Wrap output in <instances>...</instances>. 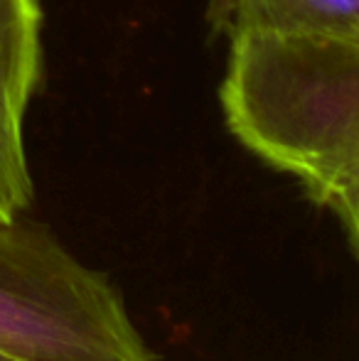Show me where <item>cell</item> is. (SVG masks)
Instances as JSON below:
<instances>
[{
  "label": "cell",
  "mask_w": 359,
  "mask_h": 361,
  "mask_svg": "<svg viewBox=\"0 0 359 361\" xmlns=\"http://www.w3.org/2000/svg\"><path fill=\"white\" fill-rule=\"evenodd\" d=\"M0 354L15 361H153L109 278L23 216L0 221Z\"/></svg>",
  "instance_id": "2"
},
{
  "label": "cell",
  "mask_w": 359,
  "mask_h": 361,
  "mask_svg": "<svg viewBox=\"0 0 359 361\" xmlns=\"http://www.w3.org/2000/svg\"><path fill=\"white\" fill-rule=\"evenodd\" d=\"M347 233H350L352 246H355V251H357V256H359V221L357 224H350V226H347Z\"/></svg>",
  "instance_id": "5"
},
{
  "label": "cell",
  "mask_w": 359,
  "mask_h": 361,
  "mask_svg": "<svg viewBox=\"0 0 359 361\" xmlns=\"http://www.w3.org/2000/svg\"><path fill=\"white\" fill-rule=\"evenodd\" d=\"M229 37L359 39V0H217Z\"/></svg>",
  "instance_id": "4"
},
{
  "label": "cell",
  "mask_w": 359,
  "mask_h": 361,
  "mask_svg": "<svg viewBox=\"0 0 359 361\" xmlns=\"http://www.w3.org/2000/svg\"><path fill=\"white\" fill-rule=\"evenodd\" d=\"M42 27V0H0V221L35 202L25 128L44 72Z\"/></svg>",
  "instance_id": "3"
},
{
  "label": "cell",
  "mask_w": 359,
  "mask_h": 361,
  "mask_svg": "<svg viewBox=\"0 0 359 361\" xmlns=\"http://www.w3.org/2000/svg\"><path fill=\"white\" fill-rule=\"evenodd\" d=\"M0 361H15V359H10V357H5V354H0Z\"/></svg>",
  "instance_id": "6"
},
{
  "label": "cell",
  "mask_w": 359,
  "mask_h": 361,
  "mask_svg": "<svg viewBox=\"0 0 359 361\" xmlns=\"http://www.w3.org/2000/svg\"><path fill=\"white\" fill-rule=\"evenodd\" d=\"M221 104L251 152L359 221V39L236 35Z\"/></svg>",
  "instance_id": "1"
}]
</instances>
